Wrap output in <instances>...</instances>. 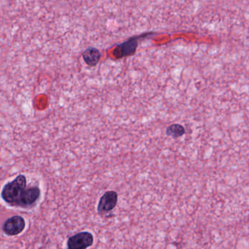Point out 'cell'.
Returning a JSON list of instances; mask_svg holds the SVG:
<instances>
[{
  "label": "cell",
  "mask_w": 249,
  "mask_h": 249,
  "mask_svg": "<svg viewBox=\"0 0 249 249\" xmlns=\"http://www.w3.org/2000/svg\"><path fill=\"white\" fill-rule=\"evenodd\" d=\"M40 194V189L37 186L28 187L25 176L19 175L5 185L1 196L5 202L12 206L29 208L38 200Z\"/></svg>",
  "instance_id": "cell-1"
},
{
  "label": "cell",
  "mask_w": 249,
  "mask_h": 249,
  "mask_svg": "<svg viewBox=\"0 0 249 249\" xmlns=\"http://www.w3.org/2000/svg\"><path fill=\"white\" fill-rule=\"evenodd\" d=\"M94 237L89 231H82L72 235L68 240V249H87L92 246Z\"/></svg>",
  "instance_id": "cell-2"
},
{
  "label": "cell",
  "mask_w": 249,
  "mask_h": 249,
  "mask_svg": "<svg viewBox=\"0 0 249 249\" xmlns=\"http://www.w3.org/2000/svg\"><path fill=\"white\" fill-rule=\"evenodd\" d=\"M26 227L25 220L20 215H14L4 223L2 230L8 236H16L21 234Z\"/></svg>",
  "instance_id": "cell-3"
},
{
  "label": "cell",
  "mask_w": 249,
  "mask_h": 249,
  "mask_svg": "<svg viewBox=\"0 0 249 249\" xmlns=\"http://www.w3.org/2000/svg\"><path fill=\"white\" fill-rule=\"evenodd\" d=\"M118 202V195L115 191L106 192L100 198L97 211L100 214H106L114 209Z\"/></svg>",
  "instance_id": "cell-4"
},
{
  "label": "cell",
  "mask_w": 249,
  "mask_h": 249,
  "mask_svg": "<svg viewBox=\"0 0 249 249\" xmlns=\"http://www.w3.org/2000/svg\"><path fill=\"white\" fill-rule=\"evenodd\" d=\"M140 36L132 37L127 41L118 46L117 49L119 50V55L117 57H124V56H131L136 52L138 46V39Z\"/></svg>",
  "instance_id": "cell-5"
},
{
  "label": "cell",
  "mask_w": 249,
  "mask_h": 249,
  "mask_svg": "<svg viewBox=\"0 0 249 249\" xmlns=\"http://www.w3.org/2000/svg\"><path fill=\"white\" fill-rule=\"evenodd\" d=\"M101 53L95 48H89L83 53V59L89 66L94 67L100 62Z\"/></svg>",
  "instance_id": "cell-6"
},
{
  "label": "cell",
  "mask_w": 249,
  "mask_h": 249,
  "mask_svg": "<svg viewBox=\"0 0 249 249\" xmlns=\"http://www.w3.org/2000/svg\"><path fill=\"white\" fill-rule=\"evenodd\" d=\"M166 134L167 136L172 137V138H180L184 135L185 129L182 125L179 124H173L167 128Z\"/></svg>",
  "instance_id": "cell-7"
}]
</instances>
